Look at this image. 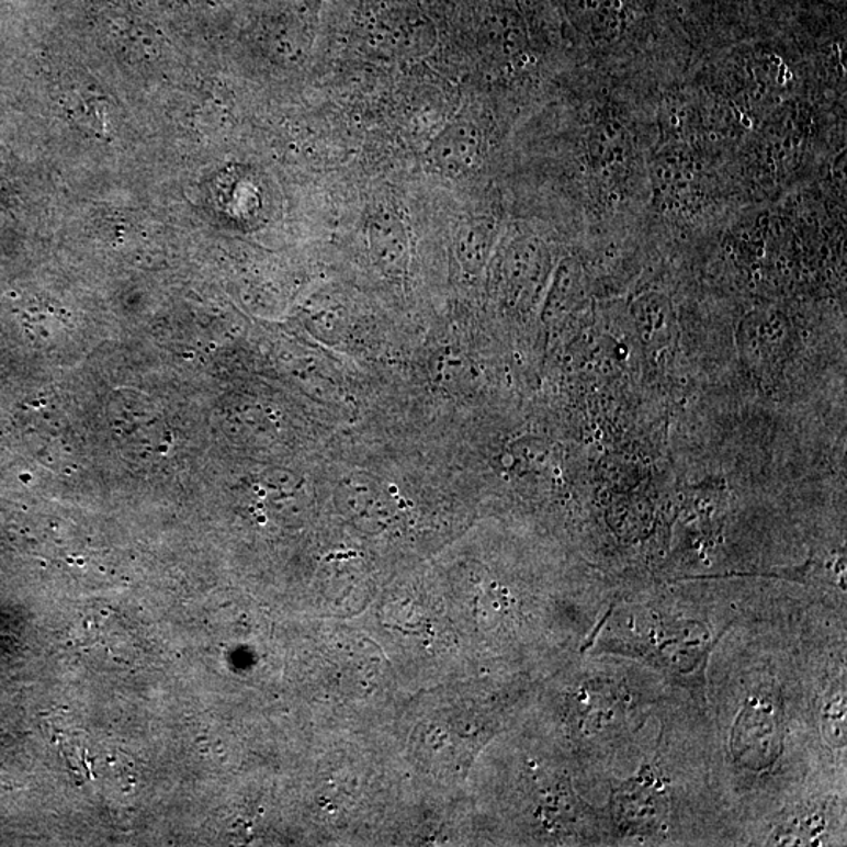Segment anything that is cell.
<instances>
[{"instance_id":"6da1fadb","label":"cell","mask_w":847,"mask_h":847,"mask_svg":"<svg viewBox=\"0 0 847 847\" xmlns=\"http://www.w3.org/2000/svg\"><path fill=\"white\" fill-rule=\"evenodd\" d=\"M691 626L692 623L678 624L677 633H670V628L658 624L645 637L641 634V641H634V650L664 674L702 692L704 669L714 642L702 626L697 630Z\"/></svg>"},{"instance_id":"7a4b0ae2","label":"cell","mask_w":847,"mask_h":847,"mask_svg":"<svg viewBox=\"0 0 847 847\" xmlns=\"http://www.w3.org/2000/svg\"><path fill=\"white\" fill-rule=\"evenodd\" d=\"M732 744L737 761L750 769L768 768L779 758L780 718L770 700H748L737 718Z\"/></svg>"},{"instance_id":"3957f363","label":"cell","mask_w":847,"mask_h":847,"mask_svg":"<svg viewBox=\"0 0 847 847\" xmlns=\"http://www.w3.org/2000/svg\"><path fill=\"white\" fill-rule=\"evenodd\" d=\"M427 160L443 177H468L481 167L484 159V140L476 124L468 120H454L430 142Z\"/></svg>"},{"instance_id":"277c9868","label":"cell","mask_w":847,"mask_h":847,"mask_svg":"<svg viewBox=\"0 0 847 847\" xmlns=\"http://www.w3.org/2000/svg\"><path fill=\"white\" fill-rule=\"evenodd\" d=\"M612 813L619 824L634 832L655 828L667 814L666 790L655 770L642 769L637 777L617 788Z\"/></svg>"},{"instance_id":"5b68a950","label":"cell","mask_w":847,"mask_h":847,"mask_svg":"<svg viewBox=\"0 0 847 847\" xmlns=\"http://www.w3.org/2000/svg\"><path fill=\"white\" fill-rule=\"evenodd\" d=\"M366 247L372 264L388 276H402L410 266L411 242L399 215L380 210L369 217Z\"/></svg>"},{"instance_id":"8992f818","label":"cell","mask_w":847,"mask_h":847,"mask_svg":"<svg viewBox=\"0 0 847 847\" xmlns=\"http://www.w3.org/2000/svg\"><path fill=\"white\" fill-rule=\"evenodd\" d=\"M495 226L490 218H476L460 226L455 236L454 255L465 275H479L490 255Z\"/></svg>"},{"instance_id":"52a82bcc","label":"cell","mask_w":847,"mask_h":847,"mask_svg":"<svg viewBox=\"0 0 847 847\" xmlns=\"http://www.w3.org/2000/svg\"><path fill=\"white\" fill-rule=\"evenodd\" d=\"M589 145L591 160L600 170H612L626 159L628 135L619 123H600L591 133Z\"/></svg>"},{"instance_id":"ba28073f","label":"cell","mask_w":847,"mask_h":847,"mask_svg":"<svg viewBox=\"0 0 847 847\" xmlns=\"http://www.w3.org/2000/svg\"><path fill=\"white\" fill-rule=\"evenodd\" d=\"M845 693L838 696L835 699V704H831L825 713V719H828V739L834 741L836 746H842L845 743Z\"/></svg>"}]
</instances>
